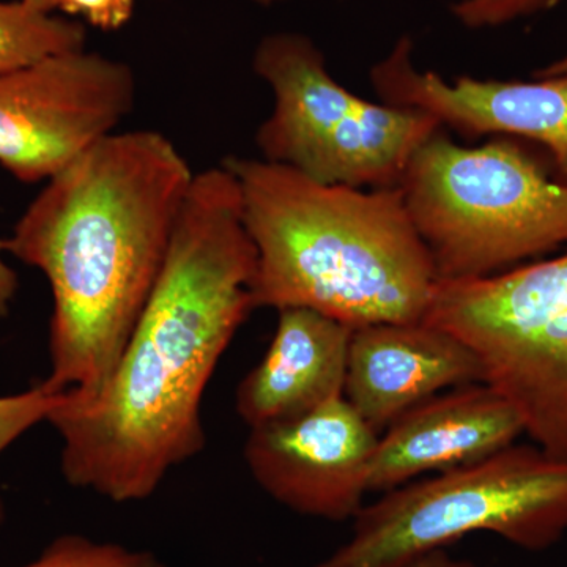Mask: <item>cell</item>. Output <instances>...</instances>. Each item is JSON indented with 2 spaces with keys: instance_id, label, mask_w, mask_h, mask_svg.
I'll return each mask as SVG.
<instances>
[{
  "instance_id": "6da1fadb",
  "label": "cell",
  "mask_w": 567,
  "mask_h": 567,
  "mask_svg": "<svg viewBox=\"0 0 567 567\" xmlns=\"http://www.w3.org/2000/svg\"><path fill=\"white\" fill-rule=\"evenodd\" d=\"M256 262L233 171L221 163L194 174L162 274L106 390L82 406L61 395L48 417L70 486L142 502L203 453L204 394L254 309Z\"/></svg>"
},
{
  "instance_id": "7a4b0ae2",
  "label": "cell",
  "mask_w": 567,
  "mask_h": 567,
  "mask_svg": "<svg viewBox=\"0 0 567 567\" xmlns=\"http://www.w3.org/2000/svg\"><path fill=\"white\" fill-rule=\"evenodd\" d=\"M194 173L153 130L112 133L51 177L7 241L51 286V374L62 404L103 394L162 274Z\"/></svg>"
},
{
  "instance_id": "3957f363",
  "label": "cell",
  "mask_w": 567,
  "mask_h": 567,
  "mask_svg": "<svg viewBox=\"0 0 567 567\" xmlns=\"http://www.w3.org/2000/svg\"><path fill=\"white\" fill-rule=\"evenodd\" d=\"M256 248L254 309L306 308L349 327L424 320L439 275L399 186L327 185L227 158Z\"/></svg>"
},
{
  "instance_id": "277c9868",
  "label": "cell",
  "mask_w": 567,
  "mask_h": 567,
  "mask_svg": "<svg viewBox=\"0 0 567 567\" xmlns=\"http://www.w3.org/2000/svg\"><path fill=\"white\" fill-rule=\"evenodd\" d=\"M399 189L439 281L505 274L567 246V185L513 137L465 147L436 130Z\"/></svg>"
},
{
  "instance_id": "5b68a950",
  "label": "cell",
  "mask_w": 567,
  "mask_h": 567,
  "mask_svg": "<svg viewBox=\"0 0 567 567\" xmlns=\"http://www.w3.org/2000/svg\"><path fill=\"white\" fill-rule=\"evenodd\" d=\"M353 520L352 537L315 567H406L483 532L546 550L567 532V461L514 443L385 492Z\"/></svg>"
},
{
  "instance_id": "8992f818",
  "label": "cell",
  "mask_w": 567,
  "mask_h": 567,
  "mask_svg": "<svg viewBox=\"0 0 567 567\" xmlns=\"http://www.w3.org/2000/svg\"><path fill=\"white\" fill-rule=\"evenodd\" d=\"M252 69L274 95L256 133L262 159L316 182L394 188L421 144L442 128L425 112L354 95L334 80L322 50L305 33L265 35Z\"/></svg>"
},
{
  "instance_id": "52a82bcc",
  "label": "cell",
  "mask_w": 567,
  "mask_h": 567,
  "mask_svg": "<svg viewBox=\"0 0 567 567\" xmlns=\"http://www.w3.org/2000/svg\"><path fill=\"white\" fill-rule=\"evenodd\" d=\"M424 322L468 346L525 434L567 461V249L488 278L436 282Z\"/></svg>"
},
{
  "instance_id": "ba28073f",
  "label": "cell",
  "mask_w": 567,
  "mask_h": 567,
  "mask_svg": "<svg viewBox=\"0 0 567 567\" xmlns=\"http://www.w3.org/2000/svg\"><path fill=\"white\" fill-rule=\"evenodd\" d=\"M128 63L71 51L0 73V166L22 183L50 181L136 103Z\"/></svg>"
},
{
  "instance_id": "9c48e42d",
  "label": "cell",
  "mask_w": 567,
  "mask_h": 567,
  "mask_svg": "<svg viewBox=\"0 0 567 567\" xmlns=\"http://www.w3.org/2000/svg\"><path fill=\"white\" fill-rule=\"evenodd\" d=\"M379 435L342 398L293 420L249 429L245 461L279 505L328 522L364 507Z\"/></svg>"
},
{
  "instance_id": "30bf717a",
  "label": "cell",
  "mask_w": 567,
  "mask_h": 567,
  "mask_svg": "<svg viewBox=\"0 0 567 567\" xmlns=\"http://www.w3.org/2000/svg\"><path fill=\"white\" fill-rule=\"evenodd\" d=\"M383 103L432 115L462 136L522 137L543 145L559 182L567 185V76L535 81H446L413 62V40L402 35L371 69Z\"/></svg>"
},
{
  "instance_id": "8fae6325",
  "label": "cell",
  "mask_w": 567,
  "mask_h": 567,
  "mask_svg": "<svg viewBox=\"0 0 567 567\" xmlns=\"http://www.w3.org/2000/svg\"><path fill=\"white\" fill-rule=\"evenodd\" d=\"M473 383H484L481 361L442 328L421 320L353 330L344 398L377 435L434 395Z\"/></svg>"
},
{
  "instance_id": "7c38bea8",
  "label": "cell",
  "mask_w": 567,
  "mask_h": 567,
  "mask_svg": "<svg viewBox=\"0 0 567 567\" xmlns=\"http://www.w3.org/2000/svg\"><path fill=\"white\" fill-rule=\"evenodd\" d=\"M525 434L513 404L487 383L453 388L406 412L379 435L369 492L475 464Z\"/></svg>"
},
{
  "instance_id": "4fadbf2b",
  "label": "cell",
  "mask_w": 567,
  "mask_h": 567,
  "mask_svg": "<svg viewBox=\"0 0 567 567\" xmlns=\"http://www.w3.org/2000/svg\"><path fill=\"white\" fill-rule=\"evenodd\" d=\"M271 344L235 393L249 429L293 420L344 395L353 328L306 308L281 309Z\"/></svg>"
},
{
  "instance_id": "5bb4252c",
  "label": "cell",
  "mask_w": 567,
  "mask_h": 567,
  "mask_svg": "<svg viewBox=\"0 0 567 567\" xmlns=\"http://www.w3.org/2000/svg\"><path fill=\"white\" fill-rule=\"evenodd\" d=\"M85 44L84 22L41 13L22 0H0V73L85 50Z\"/></svg>"
},
{
  "instance_id": "9a60e30c",
  "label": "cell",
  "mask_w": 567,
  "mask_h": 567,
  "mask_svg": "<svg viewBox=\"0 0 567 567\" xmlns=\"http://www.w3.org/2000/svg\"><path fill=\"white\" fill-rule=\"evenodd\" d=\"M22 567H173L148 550H136L92 537L63 535L41 551L35 561Z\"/></svg>"
},
{
  "instance_id": "2e32d148",
  "label": "cell",
  "mask_w": 567,
  "mask_h": 567,
  "mask_svg": "<svg viewBox=\"0 0 567 567\" xmlns=\"http://www.w3.org/2000/svg\"><path fill=\"white\" fill-rule=\"evenodd\" d=\"M62 394H52L43 385L13 395L0 398V454L13 445L33 425L48 421ZM6 520V506L0 499V525Z\"/></svg>"
},
{
  "instance_id": "e0dca14e",
  "label": "cell",
  "mask_w": 567,
  "mask_h": 567,
  "mask_svg": "<svg viewBox=\"0 0 567 567\" xmlns=\"http://www.w3.org/2000/svg\"><path fill=\"white\" fill-rule=\"evenodd\" d=\"M561 0H457L451 13L466 29L502 28L555 9Z\"/></svg>"
},
{
  "instance_id": "ac0fdd59",
  "label": "cell",
  "mask_w": 567,
  "mask_h": 567,
  "mask_svg": "<svg viewBox=\"0 0 567 567\" xmlns=\"http://www.w3.org/2000/svg\"><path fill=\"white\" fill-rule=\"evenodd\" d=\"M137 0H62L66 17L81 18L104 32L121 31L132 21Z\"/></svg>"
},
{
  "instance_id": "d6986e66",
  "label": "cell",
  "mask_w": 567,
  "mask_h": 567,
  "mask_svg": "<svg viewBox=\"0 0 567 567\" xmlns=\"http://www.w3.org/2000/svg\"><path fill=\"white\" fill-rule=\"evenodd\" d=\"M6 251L7 241L0 238V316H6L9 312L10 303L18 290L17 274L3 260Z\"/></svg>"
},
{
  "instance_id": "ffe728a7",
  "label": "cell",
  "mask_w": 567,
  "mask_h": 567,
  "mask_svg": "<svg viewBox=\"0 0 567 567\" xmlns=\"http://www.w3.org/2000/svg\"><path fill=\"white\" fill-rule=\"evenodd\" d=\"M406 567H477L475 563L468 559H458L451 557L446 550H435L424 557L415 559Z\"/></svg>"
},
{
  "instance_id": "44dd1931",
  "label": "cell",
  "mask_w": 567,
  "mask_h": 567,
  "mask_svg": "<svg viewBox=\"0 0 567 567\" xmlns=\"http://www.w3.org/2000/svg\"><path fill=\"white\" fill-rule=\"evenodd\" d=\"M567 76V52L561 58L535 71V78Z\"/></svg>"
},
{
  "instance_id": "7402d4cb",
  "label": "cell",
  "mask_w": 567,
  "mask_h": 567,
  "mask_svg": "<svg viewBox=\"0 0 567 567\" xmlns=\"http://www.w3.org/2000/svg\"><path fill=\"white\" fill-rule=\"evenodd\" d=\"M22 2L41 13L54 14V11L61 10L62 0H22Z\"/></svg>"
},
{
  "instance_id": "603a6c76",
  "label": "cell",
  "mask_w": 567,
  "mask_h": 567,
  "mask_svg": "<svg viewBox=\"0 0 567 567\" xmlns=\"http://www.w3.org/2000/svg\"><path fill=\"white\" fill-rule=\"evenodd\" d=\"M249 2L257 3V6L270 7L275 3L286 2V0H249Z\"/></svg>"
}]
</instances>
